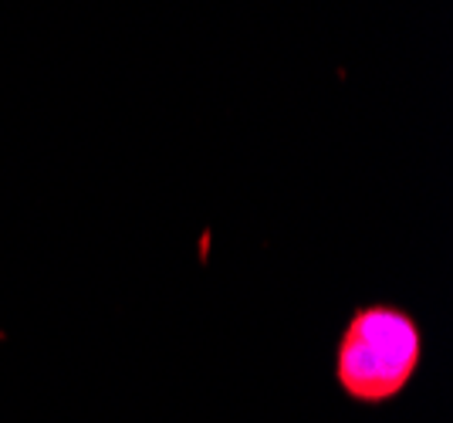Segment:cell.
<instances>
[{
  "instance_id": "obj_1",
  "label": "cell",
  "mask_w": 453,
  "mask_h": 423,
  "mask_svg": "<svg viewBox=\"0 0 453 423\" xmlns=\"http://www.w3.org/2000/svg\"><path fill=\"white\" fill-rule=\"evenodd\" d=\"M419 352V328L403 308H359L342 332L335 376L349 396L362 404H382L403 393L413 380Z\"/></svg>"
}]
</instances>
